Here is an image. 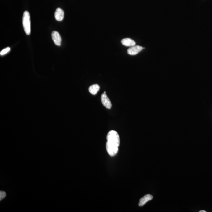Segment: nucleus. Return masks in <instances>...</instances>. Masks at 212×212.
Here are the masks:
<instances>
[{
	"label": "nucleus",
	"mask_w": 212,
	"mask_h": 212,
	"mask_svg": "<svg viewBox=\"0 0 212 212\" xmlns=\"http://www.w3.org/2000/svg\"><path fill=\"white\" fill-rule=\"evenodd\" d=\"M22 24L26 34L29 35L31 32V21L29 13L27 11H25L23 13Z\"/></svg>",
	"instance_id": "nucleus-1"
},
{
	"label": "nucleus",
	"mask_w": 212,
	"mask_h": 212,
	"mask_svg": "<svg viewBox=\"0 0 212 212\" xmlns=\"http://www.w3.org/2000/svg\"><path fill=\"white\" fill-rule=\"evenodd\" d=\"M107 141L119 147L120 144V137L118 132L115 131L111 130L108 133L107 137Z\"/></svg>",
	"instance_id": "nucleus-2"
},
{
	"label": "nucleus",
	"mask_w": 212,
	"mask_h": 212,
	"mask_svg": "<svg viewBox=\"0 0 212 212\" xmlns=\"http://www.w3.org/2000/svg\"><path fill=\"white\" fill-rule=\"evenodd\" d=\"M106 149L108 154L111 156L116 155L118 151V147L107 141L106 143Z\"/></svg>",
	"instance_id": "nucleus-3"
},
{
	"label": "nucleus",
	"mask_w": 212,
	"mask_h": 212,
	"mask_svg": "<svg viewBox=\"0 0 212 212\" xmlns=\"http://www.w3.org/2000/svg\"><path fill=\"white\" fill-rule=\"evenodd\" d=\"M143 48L142 46L139 45L134 46L130 47L127 49V53L131 55H134L137 54L139 52L142 50Z\"/></svg>",
	"instance_id": "nucleus-4"
},
{
	"label": "nucleus",
	"mask_w": 212,
	"mask_h": 212,
	"mask_svg": "<svg viewBox=\"0 0 212 212\" xmlns=\"http://www.w3.org/2000/svg\"><path fill=\"white\" fill-rule=\"evenodd\" d=\"M101 101L104 106L107 109H110L112 107V103L106 94L103 93L101 95Z\"/></svg>",
	"instance_id": "nucleus-5"
},
{
	"label": "nucleus",
	"mask_w": 212,
	"mask_h": 212,
	"mask_svg": "<svg viewBox=\"0 0 212 212\" xmlns=\"http://www.w3.org/2000/svg\"><path fill=\"white\" fill-rule=\"evenodd\" d=\"M52 37L54 43L57 46L61 45V38L59 33L56 31H53L52 32Z\"/></svg>",
	"instance_id": "nucleus-6"
},
{
	"label": "nucleus",
	"mask_w": 212,
	"mask_h": 212,
	"mask_svg": "<svg viewBox=\"0 0 212 212\" xmlns=\"http://www.w3.org/2000/svg\"><path fill=\"white\" fill-rule=\"evenodd\" d=\"M153 198V196L151 195L147 194L140 199L139 202L138 203V205L139 207L143 206L147 202L152 200Z\"/></svg>",
	"instance_id": "nucleus-7"
},
{
	"label": "nucleus",
	"mask_w": 212,
	"mask_h": 212,
	"mask_svg": "<svg viewBox=\"0 0 212 212\" xmlns=\"http://www.w3.org/2000/svg\"><path fill=\"white\" fill-rule=\"evenodd\" d=\"M122 44L127 47H132L136 45V42L130 38H127L123 39L121 40Z\"/></svg>",
	"instance_id": "nucleus-8"
},
{
	"label": "nucleus",
	"mask_w": 212,
	"mask_h": 212,
	"mask_svg": "<svg viewBox=\"0 0 212 212\" xmlns=\"http://www.w3.org/2000/svg\"><path fill=\"white\" fill-rule=\"evenodd\" d=\"M55 17L59 21H62L64 17V12L63 10L60 8H57L55 13Z\"/></svg>",
	"instance_id": "nucleus-9"
},
{
	"label": "nucleus",
	"mask_w": 212,
	"mask_h": 212,
	"mask_svg": "<svg viewBox=\"0 0 212 212\" xmlns=\"http://www.w3.org/2000/svg\"><path fill=\"white\" fill-rule=\"evenodd\" d=\"M100 89V87L97 84H95L91 86L89 88V91L91 94L92 95H96L97 94L99 90Z\"/></svg>",
	"instance_id": "nucleus-10"
},
{
	"label": "nucleus",
	"mask_w": 212,
	"mask_h": 212,
	"mask_svg": "<svg viewBox=\"0 0 212 212\" xmlns=\"http://www.w3.org/2000/svg\"><path fill=\"white\" fill-rule=\"evenodd\" d=\"M10 50V48L7 47L6 48V49H3L2 51H1V52H0V54L1 55H3L6 54L7 53H8Z\"/></svg>",
	"instance_id": "nucleus-11"
},
{
	"label": "nucleus",
	"mask_w": 212,
	"mask_h": 212,
	"mask_svg": "<svg viewBox=\"0 0 212 212\" xmlns=\"http://www.w3.org/2000/svg\"><path fill=\"white\" fill-rule=\"evenodd\" d=\"M6 196V193L4 191H0V200H1Z\"/></svg>",
	"instance_id": "nucleus-12"
},
{
	"label": "nucleus",
	"mask_w": 212,
	"mask_h": 212,
	"mask_svg": "<svg viewBox=\"0 0 212 212\" xmlns=\"http://www.w3.org/2000/svg\"><path fill=\"white\" fill-rule=\"evenodd\" d=\"M199 212H206V211H205V210H200V211Z\"/></svg>",
	"instance_id": "nucleus-13"
}]
</instances>
